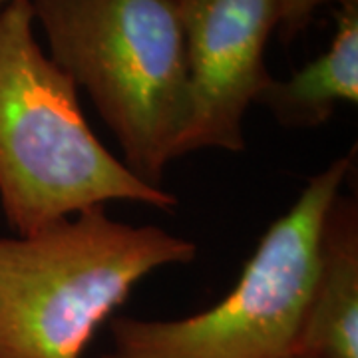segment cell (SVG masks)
Returning a JSON list of instances; mask_svg holds the SVG:
<instances>
[{"mask_svg": "<svg viewBox=\"0 0 358 358\" xmlns=\"http://www.w3.org/2000/svg\"><path fill=\"white\" fill-rule=\"evenodd\" d=\"M110 201L173 211L90 128L78 88L42 50L30 0L0 6V205L16 235Z\"/></svg>", "mask_w": 358, "mask_h": 358, "instance_id": "6da1fadb", "label": "cell"}, {"mask_svg": "<svg viewBox=\"0 0 358 358\" xmlns=\"http://www.w3.org/2000/svg\"><path fill=\"white\" fill-rule=\"evenodd\" d=\"M195 255L189 239L103 207L0 237V358H84L141 279Z\"/></svg>", "mask_w": 358, "mask_h": 358, "instance_id": "7a4b0ae2", "label": "cell"}, {"mask_svg": "<svg viewBox=\"0 0 358 358\" xmlns=\"http://www.w3.org/2000/svg\"><path fill=\"white\" fill-rule=\"evenodd\" d=\"M50 60L112 129L122 162L162 187L189 122L178 0H30Z\"/></svg>", "mask_w": 358, "mask_h": 358, "instance_id": "3957f363", "label": "cell"}, {"mask_svg": "<svg viewBox=\"0 0 358 358\" xmlns=\"http://www.w3.org/2000/svg\"><path fill=\"white\" fill-rule=\"evenodd\" d=\"M350 169L346 155L308 179L213 307L183 319L114 317L103 358H293L324 221Z\"/></svg>", "mask_w": 358, "mask_h": 358, "instance_id": "277c9868", "label": "cell"}, {"mask_svg": "<svg viewBox=\"0 0 358 358\" xmlns=\"http://www.w3.org/2000/svg\"><path fill=\"white\" fill-rule=\"evenodd\" d=\"M189 72V122L181 155L245 150L247 110L273 80L265 48L277 0H178Z\"/></svg>", "mask_w": 358, "mask_h": 358, "instance_id": "5b68a950", "label": "cell"}, {"mask_svg": "<svg viewBox=\"0 0 358 358\" xmlns=\"http://www.w3.org/2000/svg\"><path fill=\"white\" fill-rule=\"evenodd\" d=\"M299 358H358V209L338 195L320 237Z\"/></svg>", "mask_w": 358, "mask_h": 358, "instance_id": "8992f818", "label": "cell"}, {"mask_svg": "<svg viewBox=\"0 0 358 358\" xmlns=\"http://www.w3.org/2000/svg\"><path fill=\"white\" fill-rule=\"evenodd\" d=\"M358 102V6L336 10V28L327 50L293 76L271 80L259 96L287 128H319L341 103Z\"/></svg>", "mask_w": 358, "mask_h": 358, "instance_id": "52a82bcc", "label": "cell"}, {"mask_svg": "<svg viewBox=\"0 0 358 358\" xmlns=\"http://www.w3.org/2000/svg\"><path fill=\"white\" fill-rule=\"evenodd\" d=\"M329 4H336L338 8L358 6V0H277V32L282 44L305 34L315 13Z\"/></svg>", "mask_w": 358, "mask_h": 358, "instance_id": "ba28073f", "label": "cell"}, {"mask_svg": "<svg viewBox=\"0 0 358 358\" xmlns=\"http://www.w3.org/2000/svg\"><path fill=\"white\" fill-rule=\"evenodd\" d=\"M6 2H8V0H0V6H4Z\"/></svg>", "mask_w": 358, "mask_h": 358, "instance_id": "9c48e42d", "label": "cell"}, {"mask_svg": "<svg viewBox=\"0 0 358 358\" xmlns=\"http://www.w3.org/2000/svg\"><path fill=\"white\" fill-rule=\"evenodd\" d=\"M293 358H299V357H293Z\"/></svg>", "mask_w": 358, "mask_h": 358, "instance_id": "30bf717a", "label": "cell"}]
</instances>
